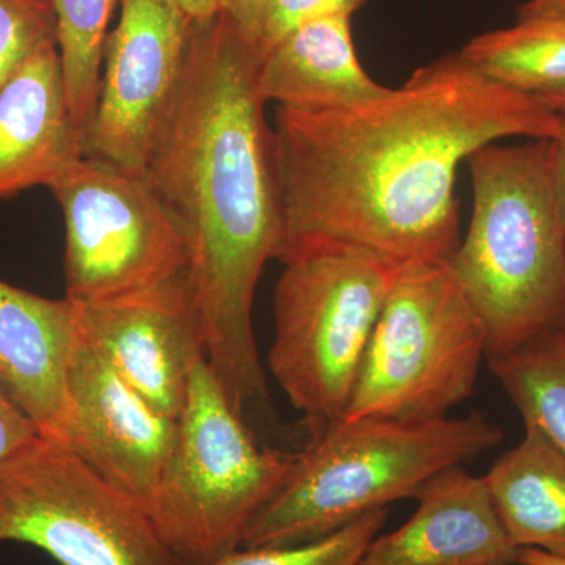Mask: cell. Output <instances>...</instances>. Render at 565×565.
<instances>
[{
	"instance_id": "obj_1",
	"label": "cell",
	"mask_w": 565,
	"mask_h": 565,
	"mask_svg": "<svg viewBox=\"0 0 565 565\" xmlns=\"http://www.w3.org/2000/svg\"><path fill=\"white\" fill-rule=\"evenodd\" d=\"M273 129L282 211L275 259L333 239L404 264L449 259L459 247L460 163L505 137L555 139L559 114L489 79L459 51L370 103L277 107Z\"/></svg>"
},
{
	"instance_id": "obj_2",
	"label": "cell",
	"mask_w": 565,
	"mask_h": 565,
	"mask_svg": "<svg viewBox=\"0 0 565 565\" xmlns=\"http://www.w3.org/2000/svg\"><path fill=\"white\" fill-rule=\"evenodd\" d=\"M263 54L225 11L192 22L180 90L143 170L184 234L204 355L239 412L267 401L253 302L282 228L274 129L256 87Z\"/></svg>"
},
{
	"instance_id": "obj_3",
	"label": "cell",
	"mask_w": 565,
	"mask_h": 565,
	"mask_svg": "<svg viewBox=\"0 0 565 565\" xmlns=\"http://www.w3.org/2000/svg\"><path fill=\"white\" fill-rule=\"evenodd\" d=\"M473 212L448 259L484 322L487 359L565 327V226L552 140L490 143L467 159Z\"/></svg>"
},
{
	"instance_id": "obj_4",
	"label": "cell",
	"mask_w": 565,
	"mask_h": 565,
	"mask_svg": "<svg viewBox=\"0 0 565 565\" xmlns=\"http://www.w3.org/2000/svg\"><path fill=\"white\" fill-rule=\"evenodd\" d=\"M503 437L479 412L422 422L366 416L326 424L241 546L299 545L337 533L394 501L416 498L435 475L471 462Z\"/></svg>"
},
{
	"instance_id": "obj_5",
	"label": "cell",
	"mask_w": 565,
	"mask_h": 565,
	"mask_svg": "<svg viewBox=\"0 0 565 565\" xmlns=\"http://www.w3.org/2000/svg\"><path fill=\"white\" fill-rule=\"evenodd\" d=\"M269 370L311 430L343 418L375 322L401 264L343 241H307L277 256Z\"/></svg>"
},
{
	"instance_id": "obj_6",
	"label": "cell",
	"mask_w": 565,
	"mask_h": 565,
	"mask_svg": "<svg viewBox=\"0 0 565 565\" xmlns=\"http://www.w3.org/2000/svg\"><path fill=\"white\" fill-rule=\"evenodd\" d=\"M300 452L264 448L206 356L193 366L178 437L147 514L185 565L241 548L253 520L291 478Z\"/></svg>"
},
{
	"instance_id": "obj_7",
	"label": "cell",
	"mask_w": 565,
	"mask_h": 565,
	"mask_svg": "<svg viewBox=\"0 0 565 565\" xmlns=\"http://www.w3.org/2000/svg\"><path fill=\"white\" fill-rule=\"evenodd\" d=\"M484 322L448 259L401 264L343 418H445L475 392Z\"/></svg>"
},
{
	"instance_id": "obj_8",
	"label": "cell",
	"mask_w": 565,
	"mask_h": 565,
	"mask_svg": "<svg viewBox=\"0 0 565 565\" xmlns=\"http://www.w3.org/2000/svg\"><path fill=\"white\" fill-rule=\"evenodd\" d=\"M50 189L65 217L71 302H125L192 285L184 234L143 174L82 156Z\"/></svg>"
},
{
	"instance_id": "obj_9",
	"label": "cell",
	"mask_w": 565,
	"mask_h": 565,
	"mask_svg": "<svg viewBox=\"0 0 565 565\" xmlns=\"http://www.w3.org/2000/svg\"><path fill=\"white\" fill-rule=\"evenodd\" d=\"M61 565H185L131 497L65 445L35 438L0 463V544Z\"/></svg>"
},
{
	"instance_id": "obj_10",
	"label": "cell",
	"mask_w": 565,
	"mask_h": 565,
	"mask_svg": "<svg viewBox=\"0 0 565 565\" xmlns=\"http://www.w3.org/2000/svg\"><path fill=\"white\" fill-rule=\"evenodd\" d=\"M191 28L170 0H121L84 156L143 174L180 90Z\"/></svg>"
},
{
	"instance_id": "obj_11",
	"label": "cell",
	"mask_w": 565,
	"mask_h": 565,
	"mask_svg": "<svg viewBox=\"0 0 565 565\" xmlns=\"http://www.w3.org/2000/svg\"><path fill=\"white\" fill-rule=\"evenodd\" d=\"M66 448L147 512L178 437V419L137 393L82 337L71 367Z\"/></svg>"
},
{
	"instance_id": "obj_12",
	"label": "cell",
	"mask_w": 565,
	"mask_h": 565,
	"mask_svg": "<svg viewBox=\"0 0 565 565\" xmlns=\"http://www.w3.org/2000/svg\"><path fill=\"white\" fill-rule=\"evenodd\" d=\"M76 307L84 340L148 403L180 419L193 366L204 355L192 285L125 302Z\"/></svg>"
},
{
	"instance_id": "obj_13",
	"label": "cell",
	"mask_w": 565,
	"mask_h": 565,
	"mask_svg": "<svg viewBox=\"0 0 565 565\" xmlns=\"http://www.w3.org/2000/svg\"><path fill=\"white\" fill-rule=\"evenodd\" d=\"M82 344L79 311L0 280V384L41 438L65 445L70 374Z\"/></svg>"
},
{
	"instance_id": "obj_14",
	"label": "cell",
	"mask_w": 565,
	"mask_h": 565,
	"mask_svg": "<svg viewBox=\"0 0 565 565\" xmlns=\"http://www.w3.org/2000/svg\"><path fill=\"white\" fill-rule=\"evenodd\" d=\"M405 525L377 535L359 565H515L520 546L505 533L486 476L463 465L435 475Z\"/></svg>"
},
{
	"instance_id": "obj_15",
	"label": "cell",
	"mask_w": 565,
	"mask_h": 565,
	"mask_svg": "<svg viewBox=\"0 0 565 565\" xmlns=\"http://www.w3.org/2000/svg\"><path fill=\"white\" fill-rule=\"evenodd\" d=\"M82 156L57 43H50L0 90V200L51 188Z\"/></svg>"
},
{
	"instance_id": "obj_16",
	"label": "cell",
	"mask_w": 565,
	"mask_h": 565,
	"mask_svg": "<svg viewBox=\"0 0 565 565\" xmlns=\"http://www.w3.org/2000/svg\"><path fill=\"white\" fill-rule=\"evenodd\" d=\"M256 87L264 103L299 110L348 109L388 90L360 63L349 17L308 22L270 46Z\"/></svg>"
},
{
	"instance_id": "obj_17",
	"label": "cell",
	"mask_w": 565,
	"mask_h": 565,
	"mask_svg": "<svg viewBox=\"0 0 565 565\" xmlns=\"http://www.w3.org/2000/svg\"><path fill=\"white\" fill-rule=\"evenodd\" d=\"M505 533L520 548L565 557V455L537 427L486 475Z\"/></svg>"
},
{
	"instance_id": "obj_18",
	"label": "cell",
	"mask_w": 565,
	"mask_h": 565,
	"mask_svg": "<svg viewBox=\"0 0 565 565\" xmlns=\"http://www.w3.org/2000/svg\"><path fill=\"white\" fill-rule=\"evenodd\" d=\"M460 52L489 79L542 104L565 96V14L516 17L509 28L475 36Z\"/></svg>"
},
{
	"instance_id": "obj_19",
	"label": "cell",
	"mask_w": 565,
	"mask_h": 565,
	"mask_svg": "<svg viewBox=\"0 0 565 565\" xmlns=\"http://www.w3.org/2000/svg\"><path fill=\"white\" fill-rule=\"evenodd\" d=\"M487 363L523 422L565 455V327Z\"/></svg>"
},
{
	"instance_id": "obj_20",
	"label": "cell",
	"mask_w": 565,
	"mask_h": 565,
	"mask_svg": "<svg viewBox=\"0 0 565 565\" xmlns=\"http://www.w3.org/2000/svg\"><path fill=\"white\" fill-rule=\"evenodd\" d=\"M57 47L73 120L82 139L90 128L103 76L104 44L115 0H52Z\"/></svg>"
},
{
	"instance_id": "obj_21",
	"label": "cell",
	"mask_w": 565,
	"mask_h": 565,
	"mask_svg": "<svg viewBox=\"0 0 565 565\" xmlns=\"http://www.w3.org/2000/svg\"><path fill=\"white\" fill-rule=\"evenodd\" d=\"M388 516L386 509L370 512L337 533L307 544L234 550L206 565H359Z\"/></svg>"
},
{
	"instance_id": "obj_22",
	"label": "cell",
	"mask_w": 565,
	"mask_h": 565,
	"mask_svg": "<svg viewBox=\"0 0 565 565\" xmlns=\"http://www.w3.org/2000/svg\"><path fill=\"white\" fill-rule=\"evenodd\" d=\"M50 43H57V14L52 0H0V90Z\"/></svg>"
},
{
	"instance_id": "obj_23",
	"label": "cell",
	"mask_w": 565,
	"mask_h": 565,
	"mask_svg": "<svg viewBox=\"0 0 565 565\" xmlns=\"http://www.w3.org/2000/svg\"><path fill=\"white\" fill-rule=\"evenodd\" d=\"M367 0H269L252 35L263 52L308 22L326 18H352Z\"/></svg>"
},
{
	"instance_id": "obj_24",
	"label": "cell",
	"mask_w": 565,
	"mask_h": 565,
	"mask_svg": "<svg viewBox=\"0 0 565 565\" xmlns=\"http://www.w3.org/2000/svg\"><path fill=\"white\" fill-rule=\"evenodd\" d=\"M39 437L35 424L0 384V463L18 455Z\"/></svg>"
},
{
	"instance_id": "obj_25",
	"label": "cell",
	"mask_w": 565,
	"mask_h": 565,
	"mask_svg": "<svg viewBox=\"0 0 565 565\" xmlns=\"http://www.w3.org/2000/svg\"><path fill=\"white\" fill-rule=\"evenodd\" d=\"M267 3L269 0H218L221 11H225L248 32L255 28L256 21Z\"/></svg>"
},
{
	"instance_id": "obj_26",
	"label": "cell",
	"mask_w": 565,
	"mask_h": 565,
	"mask_svg": "<svg viewBox=\"0 0 565 565\" xmlns=\"http://www.w3.org/2000/svg\"><path fill=\"white\" fill-rule=\"evenodd\" d=\"M559 114V132L552 140L553 170H555V182L557 199H559L561 214L565 226V111Z\"/></svg>"
},
{
	"instance_id": "obj_27",
	"label": "cell",
	"mask_w": 565,
	"mask_h": 565,
	"mask_svg": "<svg viewBox=\"0 0 565 565\" xmlns=\"http://www.w3.org/2000/svg\"><path fill=\"white\" fill-rule=\"evenodd\" d=\"M192 22L210 20L221 13L218 0H170Z\"/></svg>"
},
{
	"instance_id": "obj_28",
	"label": "cell",
	"mask_w": 565,
	"mask_h": 565,
	"mask_svg": "<svg viewBox=\"0 0 565 565\" xmlns=\"http://www.w3.org/2000/svg\"><path fill=\"white\" fill-rule=\"evenodd\" d=\"M545 13L565 14V0H526L516 9V17Z\"/></svg>"
},
{
	"instance_id": "obj_29",
	"label": "cell",
	"mask_w": 565,
	"mask_h": 565,
	"mask_svg": "<svg viewBox=\"0 0 565 565\" xmlns=\"http://www.w3.org/2000/svg\"><path fill=\"white\" fill-rule=\"evenodd\" d=\"M515 565H565V557L550 555L544 550L526 548L520 550L519 561Z\"/></svg>"
},
{
	"instance_id": "obj_30",
	"label": "cell",
	"mask_w": 565,
	"mask_h": 565,
	"mask_svg": "<svg viewBox=\"0 0 565 565\" xmlns=\"http://www.w3.org/2000/svg\"><path fill=\"white\" fill-rule=\"evenodd\" d=\"M546 107L555 111H565V96L561 98L552 99V102L544 103Z\"/></svg>"
}]
</instances>
